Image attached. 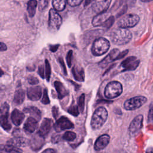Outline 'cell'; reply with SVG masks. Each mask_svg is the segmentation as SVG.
Listing matches in <instances>:
<instances>
[{
    "instance_id": "cell-35",
    "label": "cell",
    "mask_w": 153,
    "mask_h": 153,
    "mask_svg": "<svg viewBox=\"0 0 153 153\" xmlns=\"http://www.w3.org/2000/svg\"><path fill=\"white\" fill-rule=\"evenodd\" d=\"M49 0H39L38 2V7L39 10L42 11L44 10L48 4Z\"/></svg>"
},
{
    "instance_id": "cell-13",
    "label": "cell",
    "mask_w": 153,
    "mask_h": 153,
    "mask_svg": "<svg viewBox=\"0 0 153 153\" xmlns=\"http://www.w3.org/2000/svg\"><path fill=\"white\" fill-rule=\"evenodd\" d=\"M112 0H93L91 7L93 10L97 13L106 11L109 8Z\"/></svg>"
},
{
    "instance_id": "cell-29",
    "label": "cell",
    "mask_w": 153,
    "mask_h": 153,
    "mask_svg": "<svg viewBox=\"0 0 153 153\" xmlns=\"http://www.w3.org/2000/svg\"><path fill=\"white\" fill-rule=\"evenodd\" d=\"M76 135L75 133L71 131H67L63 134L62 138L65 140L71 142V141L74 140V139L76 138Z\"/></svg>"
},
{
    "instance_id": "cell-31",
    "label": "cell",
    "mask_w": 153,
    "mask_h": 153,
    "mask_svg": "<svg viewBox=\"0 0 153 153\" xmlns=\"http://www.w3.org/2000/svg\"><path fill=\"white\" fill-rule=\"evenodd\" d=\"M45 77L47 81H49L51 75V67L48 60H45Z\"/></svg>"
},
{
    "instance_id": "cell-41",
    "label": "cell",
    "mask_w": 153,
    "mask_h": 153,
    "mask_svg": "<svg viewBox=\"0 0 153 153\" xmlns=\"http://www.w3.org/2000/svg\"><path fill=\"white\" fill-rule=\"evenodd\" d=\"M60 139H61L60 136L59 134L54 135L51 137V142L54 143H58L60 140Z\"/></svg>"
},
{
    "instance_id": "cell-30",
    "label": "cell",
    "mask_w": 153,
    "mask_h": 153,
    "mask_svg": "<svg viewBox=\"0 0 153 153\" xmlns=\"http://www.w3.org/2000/svg\"><path fill=\"white\" fill-rule=\"evenodd\" d=\"M84 102H85V94H82L79 97L78 102V109H79L81 112L83 111L84 108Z\"/></svg>"
},
{
    "instance_id": "cell-20",
    "label": "cell",
    "mask_w": 153,
    "mask_h": 153,
    "mask_svg": "<svg viewBox=\"0 0 153 153\" xmlns=\"http://www.w3.org/2000/svg\"><path fill=\"white\" fill-rule=\"evenodd\" d=\"M110 16L109 13L106 11L99 13L93 19L92 25L94 26H102Z\"/></svg>"
},
{
    "instance_id": "cell-22",
    "label": "cell",
    "mask_w": 153,
    "mask_h": 153,
    "mask_svg": "<svg viewBox=\"0 0 153 153\" xmlns=\"http://www.w3.org/2000/svg\"><path fill=\"white\" fill-rule=\"evenodd\" d=\"M0 153H23V151L11 145L1 144L0 145Z\"/></svg>"
},
{
    "instance_id": "cell-36",
    "label": "cell",
    "mask_w": 153,
    "mask_h": 153,
    "mask_svg": "<svg viewBox=\"0 0 153 153\" xmlns=\"http://www.w3.org/2000/svg\"><path fill=\"white\" fill-rule=\"evenodd\" d=\"M114 17L113 16H110L108 20L103 23V25H102L103 27H106V28H109L114 23Z\"/></svg>"
},
{
    "instance_id": "cell-5",
    "label": "cell",
    "mask_w": 153,
    "mask_h": 153,
    "mask_svg": "<svg viewBox=\"0 0 153 153\" xmlns=\"http://www.w3.org/2000/svg\"><path fill=\"white\" fill-rule=\"evenodd\" d=\"M139 21V17L135 14H128L121 17L118 22L117 25L120 28H129L136 26Z\"/></svg>"
},
{
    "instance_id": "cell-46",
    "label": "cell",
    "mask_w": 153,
    "mask_h": 153,
    "mask_svg": "<svg viewBox=\"0 0 153 153\" xmlns=\"http://www.w3.org/2000/svg\"><path fill=\"white\" fill-rule=\"evenodd\" d=\"M59 45H51L50 47V50L52 52H55L59 48Z\"/></svg>"
},
{
    "instance_id": "cell-4",
    "label": "cell",
    "mask_w": 153,
    "mask_h": 153,
    "mask_svg": "<svg viewBox=\"0 0 153 153\" xmlns=\"http://www.w3.org/2000/svg\"><path fill=\"white\" fill-rule=\"evenodd\" d=\"M123 93L122 84L117 81L109 82L106 86L104 95L108 99H114L118 97Z\"/></svg>"
},
{
    "instance_id": "cell-24",
    "label": "cell",
    "mask_w": 153,
    "mask_h": 153,
    "mask_svg": "<svg viewBox=\"0 0 153 153\" xmlns=\"http://www.w3.org/2000/svg\"><path fill=\"white\" fill-rule=\"evenodd\" d=\"M23 111L26 113L30 114L37 121H39L41 117V112L39 109L35 106H27L23 109Z\"/></svg>"
},
{
    "instance_id": "cell-1",
    "label": "cell",
    "mask_w": 153,
    "mask_h": 153,
    "mask_svg": "<svg viewBox=\"0 0 153 153\" xmlns=\"http://www.w3.org/2000/svg\"><path fill=\"white\" fill-rule=\"evenodd\" d=\"M109 37L113 44L121 45L129 42L132 38V35L127 29L119 27L111 32Z\"/></svg>"
},
{
    "instance_id": "cell-49",
    "label": "cell",
    "mask_w": 153,
    "mask_h": 153,
    "mask_svg": "<svg viewBox=\"0 0 153 153\" xmlns=\"http://www.w3.org/2000/svg\"><path fill=\"white\" fill-rule=\"evenodd\" d=\"M93 0H85V4H84V6L86 7L87 5H88L89 4H90L91 2H92Z\"/></svg>"
},
{
    "instance_id": "cell-10",
    "label": "cell",
    "mask_w": 153,
    "mask_h": 153,
    "mask_svg": "<svg viewBox=\"0 0 153 153\" xmlns=\"http://www.w3.org/2000/svg\"><path fill=\"white\" fill-rule=\"evenodd\" d=\"M74 127V124L66 117H60L54 124V128L57 132H60L66 129H71Z\"/></svg>"
},
{
    "instance_id": "cell-34",
    "label": "cell",
    "mask_w": 153,
    "mask_h": 153,
    "mask_svg": "<svg viewBox=\"0 0 153 153\" xmlns=\"http://www.w3.org/2000/svg\"><path fill=\"white\" fill-rule=\"evenodd\" d=\"M41 102L42 103L44 104V105H47L50 103V99L48 96V93L46 89H45L44 90L43 92V96H42V98L41 99Z\"/></svg>"
},
{
    "instance_id": "cell-8",
    "label": "cell",
    "mask_w": 153,
    "mask_h": 153,
    "mask_svg": "<svg viewBox=\"0 0 153 153\" xmlns=\"http://www.w3.org/2000/svg\"><path fill=\"white\" fill-rule=\"evenodd\" d=\"M8 111L9 105L7 103H4L0 108V125L7 131L11 128V124L8 120Z\"/></svg>"
},
{
    "instance_id": "cell-9",
    "label": "cell",
    "mask_w": 153,
    "mask_h": 153,
    "mask_svg": "<svg viewBox=\"0 0 153 153\" xmlns=\"http://www.w3.org/2000/svg\"><path fill=\"white\" fill-rule=\"evenodd\" d=\"M143 117L141 114L137 115L133 119L128 127L130 135L134 136L140 130L143 125Z\"/></svg>"
},
{
    "instance_id": "cell-15",
    "label": "cell",
    "mask_w": 153,
    "mask_h": 153,
    "mask_svg": "<svg viewBox=\"0 0 153 153\" xmlns=\"http://www.w3.org/2000/svg\"><path fill=\"white\" fill-rule=\"evenodd\" d=\"M110 136L107 134H104L100 136L95 141L94 148L96 151H100L103 149L109 143Z\"/></svg>"
},
{
    "instance_id": "cell-33",
    "label": "cell",
    "mask_w": 153,
    "mask_h": 153,
    "mask_svg": "<svg viewBox=\"0 0 153 153\" xmlns=\"http://www.w3.org/2000/svg\"><path fill=\"white\" fill-rule=\"evenodd\" d=\"M68 112L74 116H77L79 114V109L77 106L73 105L69 108Z\"/></svg>"
},
{
    "instance_id": "cell-39",
    "label": "cell",
    "mask_w": 153,
    "mask_h": 153,
    "mask_svg": "<svg viewBox=\"0 0 153 153\" xmlns=\"http://www.w3.org/2000/svg\"><path fill=\"white\" fill-rule=\"evenodd\" d=\"M28 82L30 84L35 85V84H36L39 82V80L37 79V78L31 76H29L28 78Z\"/></svg>"
},
{
    "instance_id": "cell-23",
    "label": "cell",
    "mask_w": 153,
    "mask_h": 153,
    "mask_svg": "<svg viewBox=\"0 0 153 153\" xmlns=\"http://www.w3.org/2000/svg\"><path fill=\"white\" fill-rule=\"evenodd\" d=\"M54 87L56 88V90L58 94L59 99H62L64 97H65L66 95H68V91L61 82L56 81L54 82Z\"/></svg>"
},
{
    "instance_id": "cell-37",
    "label": "cell",
    "mask_w": 153,
    "mask_h": 153,
    "mask_svg": "<svg viewBox=\"0 0 153 153\" xmlns=\"http://www.w3.org/2000/svg\"><path fill=\"white\" fill-rule=\"evenodd\" d=\"M83 0H67L68 4L71 7H75L79 5Z\"/></svg>"
},
{
    "instance_id": "cell-11",
    "label": "cell",
    "mask_w": 153,
    "mask_h": 153,
    "mask_svg": "<svg viewBox=\"0 0 153 153\" xmlns=\"http://www.w3.org/2000/svg\"><path fill=\"white\" fill-rule=\"evenodd\" d=\"M45 143L44 137L41 136L38 132L34 134L29 140L28 145L33 151H38Z\"/></svg>"
},
{
    "instance_id": "cell-48",
    "label": "cell",
    "mask_w": 153,
    "mask_h": 153,
    "mask_svg": "<svg viewBox=\"0 0 153 153\" xmlns=\"http://www.w3.org/2000/svg\"><path fill=\"white\" fill-rule=\"evenodd\" d=\"M145 153H153V147L149 148Z\"/></svg>"
},
{
    "instance_id": "cell-40",
    "label": "cell",
    "mask_w": 153,
    "mask_h": 153,
    "mask_svg": "<svg viewBox=\"0 0 153 153\" xmlns=\"http://www.w3.org/2000/svg\"><path fill=\"white\" fill-rule=\"evenodd\" d=\"M59 62L61 65V67L63 69V73L65 75H67V71H66V66L65 65V63H64V61H63V59L62 58V57H59Z\"/></svg>"
},
{
    "instance_id": "cell-26",
    "label": "cell",
    "mask_w": 153,
    "mask_h": 153,
    "mask_svg": "<svg viewBox=\"0 0 153 153\" xmlns=\"http://www.w3.org/2000/svg\"><path fill=\"white\" fill-rule=\"evenodd\" d=\"M25 91L19 89L17 90L14 95V98H13V103L16 105H19L23 103L25 99Z\"/></svg>"
},
{
    "instance_id": "cell-19",
    "label": "cell",
    "mask_w": 153,
    "mask_h": 153,
    "mask_svg": "<svg viewBox=\"0 0 153 153\" xmlns=\"http://www.w3.org/2000/svg\"><path fill=\"white\" fill-rule=\"evenodd\" d=\"M7 143L8 145L19 148L27 146L29 143V140L22 136H14V137L9 139Z\"/></svg>"
},
{
    "instance_id": "cell-27",
    "label": "cell",
    "mask_w": 153,
    "mask_h": 153,
    "mask_svg": "<svg viewBox=\"0 0 153 153\" xmlns=\"http://www.w3.org/2000/svg\"><path fill=\"white\" fill-rule=\"evenodd\" d=\"M38 2L36 0H30L27 4V11L29 16L32 17L35 16Z\"/></svg>"
},
{
    "instance_id": "cell-43",
    "label": "cell",
    "mask_w": 153,
    "mask_h": 153,
    "mask_svg": "<svg viewBox=\"0 0 153 153\" xmlns=\"http://www.w3.org/2000/svg\"><path fill=\"white\" fill-rule=\"evenodd\" d=\"M38 74H39L40 76L42 78H44V68L42 65L39 66L38 68Z\"/></svg>"
},
{
    "instance_id": "cell-21",
    "label": "cell",
    "mask_w": 153,
    "mask_h": 153,
    "mask_svg": "<svg viewBox=\"0 0 153 153\" xmlns=\"http://www.w3.org/2000/svg\"><path fill=\"white\" fill-rule=\"evenodd\" d=\"M25 115L23 112L17 109H14L11 114V120L13 123L16 126H20L23 121Z\"/></svg>"
},
{
    "instance_id": "cell-14",
    "label": "cell",
    "mask_w": 153,
    "mask_h": 153,
    "mask_svg": "<svg viewBox=\"0 0 153 153\" xmlns=\"http://www.w3.org/2000/svg\"><path fill=\"white\" fill-rule=\"evenodd\" d=\"M120 53V52L119 51V50L117 48L113 49L110 51L108 56H106L102 61L99 63V66L102 68H105L109 63L113 62L114 60H117Z\"/></svg>"
},
{
    "instance_id": "cell-18",
    "label": "cell",
    "mask_w": 153,
    "mask_h": 153,
    "mask_svg": "<svg viewBox=\"0 0 153 153\" xmlns=\"http://www.w3.org/2000/svg\"><path fill=\"white\" fill-rule=\"evenodd\" d=\"M38 126V121L33 117H30L26 120L23 126V129L27 133H32L36 130Z\"/></svg>"
},
{
    "instance_id": "cell-28",
    "label": "cell",
    "mask_w": 153,
    "mask_h": 153,
    "mask_svg": "<svg viewBox=\"0 0 153 153\" xmlns=\"http://www.w3.org/2000/svg\"><path fill=\"white\" fill-rule=\"evenodd\" d=\"M66 3L67 0H53L52 1L54 9L58 11H63L66 7Z\"/></svg>"
},
{
    "instance_id": "cell-2",
    "label": "cell",
    "mask_w": 153,
    "mask_h": 153,
    "mask_svg": "<svg viewBox=\"0 0 153 153\" xmlns=\"http://www.w3.org/2000/svg\"><path fill=\"white\" fill-rule=\"evenodd\" d=\"M108 113L105 108L103 106L99 107L93 112L90 125L93 130H98L106 122L108 118Z\"/></svg>"
},
{
    "instance_id": "cell-44",
    "label": "cell",
    "mask_w": 153,
    "mask_h": 153,
    "mask_svg": "<svg viewBox=\"0 0 153 153\" xmlns=\"http://www.w3.org/2000/svg\"><path fill=\"white\" fill-rule=\"evenodd\" d=\"M128 50H126L125 51H123L122 53H120V54H119V55H118V58H117V60L123 58V57H124V56L128 53Z\"/></svg>"
},
{
    "instance_id": "cell-32",
    "label": "cell",
    "mask_w": 153,
    "mask_h": 153,
    "mask_svg": "<svg viewBox=\"0 0 153 153\" xmlns=\"http://www.w3.org/2000/svg\"><path fill=\"white\" fill-rule=\"evenodd\" d=\"M148 121L149 123H153V102H152L149 105V109L148 115Z\"/></svg>"
},
{
    "instance_id": "cell-6",
    "label": "cell",
    "mask_w": 153,
    "mask_h": 153,
    "mask_svg": "<svg viewBox=\"0 0 153 153\" xmlns=\"http://www.w3.org/2000/svg\"><path fill=\"white\" fill-rule=\"evenodd\" d=\"M147 101V98L143 96L131 97L125 101L124 108L127 111H133L141 107Z\"/></svg>"
},
{
    "instance_id": "cell-12",
    "label": "cell",
    "mask_w": 153,
    "mask_h": 153,
    "mask_svg": "<svg viewBox=\"0 0 153 153\" xmlns=\"http://www.w3.org/2000/svg\"><path fill=\"white\" fill-rule=\"evenodd\" d=\"M139 63L140 60L136 57L130 56L121 62L120 66L122 68L123 71H133L138 67Z\"/></svg>"
},
{
    "instance_id": "cell-47",
    "label": "cell",
    "mask_w": 153,
    "mask_h": 153,
    "mask_svg": "<svg viewBox=\"0 0 153 153\" xmlns=\"http://www.w3.org/2000/svg\"><path fill=\"white\" fill-rule=\"evenodd\" d=\"M41 153H56V151L51 148H48L43 151Z\"/></svg>"
},
{
    "instance_id": "cell-45",
    "label": "cell",
    "mask_w": 153,
    "mask_h": 153,
    "mask_svg": "<svg viewBox=\"0 0 153 153\" xmlns=\"http://www.w3.org/2000/svg\"><path fill=\"white\" fill-rule=\"evenodd\" d=\"M7 49V45L4 43L0 42V51H6Z\"/></svg>"
},
{
    "instance_id": "cell-25",
    "label": "cell",
    "mask_w": 153,
    "mask_h": 153,
    "mask_svg": "<svg viewBox=\"0 0 153 153\" xmlns=\"http://www.w3.org/2000/svg\"><path fill=\"white\" fill-rule=\"evenodd\" d=\"M74 77L75 79L79 81H84V72L82 68L79 66H74L72 70Z\"/></svg>"
},
{
    "instance_id": "cell-51",
    "label": "cell",
    "mask_w": 153,
    "mask_h": 153,
    "mask_svg": "<svg viewBox=\"0 0 153 153\" xmlns=\"http://www.w3.org/2000/svg\"><path fill=\"white\" fill-rule=\"evenodd\" d=\"M141 1L143 2H150V1H152L153 0H140Z\"/></svg>"
},
{
    "instance_id": "cell-50",
    "label": "cell",
    "mask_w": 153,
    "mask_h": 153,
    "mask_svg": "<svg viewBox=\"0 0 153 153\" xmlns=\"http://www.w3.org/2000/svg\"><path fill=\"white\" fill-rule=\"evenodd\" d=\"M4 71L1 69V68H0V77L2 76L3 75H4Z\"/></svg>"
},
{
    "instance_id": "cell-3",
    "label": "cell",
    "mask_w": 153,
    "mask_h": 153,
    "mask_svg": "<svg viewBox=\"0 0 153 153\" xmlns=\"http://www.w3.org/2000/svg\"><path fill=\"white\" fill-rule=\"evenodd\" d=\"M110 47L109 41L103 38L99 37L96 39L91 47V52L94 56H101L106 53Z\"/></svg>"
},
{
    "instance_id": "cell-7",
    "label": "cell",
    "mask_w": 153,
    "mask_h": 153,
    "mask_svg": "<svg viewBox=\"0 0 153 153\" xmlns=\"http://www.w3.org/2000/svg\"><path fill=\"white\" fill-rule=\"evenodd\" d=\"M62 23L61 16L54 9H50L49 11L48 27L51 30H57L59 29Z\"/></svg>"
},
{
    "instance_id": "cell-42",
    "label": "cell",
    "mask_w": 153,
    "mask_h": 153,
    "mask_svg": "<svg viewBox=\"0 0 153 153\" xmlns=\"http://www.w3.org/2000/svg\"><path fill=\"white\" fill-rule=\"evenodd\" d=\"M59 111H58V108L56 106H53L52 108V113L53 115V117L55 119L57 118V117L59 115Z\"/></svg>"
},
{
    "instance_id": "cell-16",
    "label": "cell",
    "mask_w": 153,
    "mask_h": 153,
    "mask_svg": "<svg viewBox=\"0 0 153 153\" xmlns=\"http://www.w3.org/2000/svg\"><path fill=\"white\" fill-rule=\"evenodd\" d=\"M28 98L32 101L38 100L42 95V89L40 86L30 87L27 90Z\"/></svg>"
},
{
    "instance_id": "cell-17",
    "label": "cell",
    "mask_w": 153,
    "mask_h": 153,
    "mask_svg": "<svg viewBox=\"0 0 153 153\" xmlns=\"http://www.w3.org/2000/svg\"><path fill=\"white\" fill-rule=\"evenodd\" d=\"M53 123L51 119L48 118H45L39 128L38 133L44 137L49 133V132L51 130V128L53 126Z\"/></svg>"
},
{
    "instance_id": "cell-38",
    "label": "cell",
    "mask_w": 153,
    "mask_h": 153,
    "mask_svg": "<svg viewBox=\"0 0 153 153\" xmlns=\"http://www.w3.org/2000/svg\"><path fill=\"white\" fill-rule=\"evenodd\" d=\"M72 51L69 50L66 56V62L69 67L71 66L72 65Z\"/></svg>"
}]
</instances>
